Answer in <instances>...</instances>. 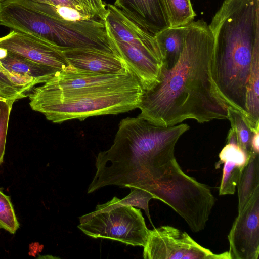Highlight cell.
I'll list each match as a JSON object with an SVG mask.
<instances>
[{"label": "cell", "mask_w": 259, "mask_h": 259, "mask_svg": "<svg viewBox=\"0 0 259 259\" xmlns=\"http://www.w3.org/2000/svg\"><path fill=\"white\" fill-rule=\"evenodd\" d=\"M208 26L216 89L229 107L249 120L246 100L252 62L259 54V0H225Z\"/></svg>", "instance_id": "277c9868"}, {"label": "cell", "mask_w": 259, "mask_h": 259, "mask_svg": "<svg viewBox=\"0 0 259 259\" xmlns=\"http://www.w3.org/2000/svg\"><path fill=\"white\" fill-rule=\"evenodd\" d=\"M13 105L0 100V164L4 161L10 114Z\"/></svg>", "instance_id": "cb8c5ba5"}, {"label": "cell", "mask_w": 259, "mask_h": 259, "mask_svg": "<svg viewBox=\"0 0 259 259\" xmlns=\"http://www.w3.org/2000/svg\"><path fill=\"white\" fill-rule=\"evenodd\" d=\"M104 21L109 35L137 48L162 64L155 36L142 29L114 5L108 4Z\"/></svg>", "instance_id": "30bf717a"}, {"label": "cell", "mask_w": 259, "mask_h": 259, "mask_svg": "<svg viewBox=\"0 0 259 259\" xmlns=\"http://www.w3.org/2000/svg\"><path fill=\"white\" fill-rule=\"evenodd\" d=\"M259 130L256 131L251 142L252 152L259 153Z\"/></svg>", "instance_id": "4316f807"}, {"label": "cell", "mask_w": 259, "mask_h": 259, "mask_svg": "<svg viewBox=\"0 0 259 259\" xmlns=\"http://www.w3.org/2000/svg\"><path fill=\"white\" fill-rule=\"evenodd\" d=\"M27 93L12 83L4 73L3 67L0 64V97L13 105L17 100L27 96Z\"/></svg>", "instance_id": "7402d4cb"}, {"label": "cell", "mask_w": 259, "mask_h": 259, "mask_svg": "<svg viewBox=\"0 0 259 259\" xmlns=\"http://www.w3.org/2000/svg\"><path fill=\"white\" fill-rule=\"evenodd\" d=\"M63 52L70 65L77 70L85 72L114 74L122 72L127 65L122 59L111 53L88 49Z\"/></svg>", "instance_id": "4fadbf2b"}, {"label": "cell", "mask_w": 259, "mask_h": 259, "mask_svg": "<svg viewBox=\"0 0 259 259\" xmlns=\"http://www.w3.org/2000/svg\"><path fill=\"white\" fill-rule=\"evenodd\" d=\"M0 48L59 71L76 70L66 60L63 52L33 35L12 30L0 37Z\"/></svg>", "instance_id": "9c48e42d"}, {"label": "cell", "mask_w": 259, "mask_h": 259, "mask_svg": "<svg viewBox=\"0 0 259 259\" xmlns=\"http://www.w3.org/2000/svg\"><path fill=\"white\" fill-rule=\"evenodd\" d=\"M84 3L95 14L97 18L104 21L108 14L106 4L103 0H80Z\"/></svg>", "instance_id": "484cf974"}, {"label": "cell", "mask_w": 259, "mask_h": 259, "mask_svg": "<svg viewBox=\"0 0 259 259\" xmlns=\"http://www.w3.org/2000/svg\"><path fill=\"white\" fill-rule=\"evenodd\" d=\"M230 259H258L259 189L238 213L228 234Z\"/></svg>", "instance_id": "ba28073f"}, {"label": "cell", "mask_w": 259, "mask_h": 259, "mask_svg": "<svg viewBox=\"0 0 259 259\" xmlns=\"http://www.w3.org/2000/svg\"><path fill=\"white\" fill-rule=\"evenodd\" d=\"M0 100H2V101H7V100H6L5 99H4V98H2V97H0Z\"/></svg>", "instance_id": "83f0119b"}, {"label": "cell", "mask_w": 259, "mask_h": 259, "mask_svg": "<svg viewBox=\"0 0 259 259\" xmlns=\"http://www.w3.org/2000/svg\"><path fill=\"white\" fill-rule=\"evenodd\" d=\"M0 64L9 80L26 93L35 85L45 83L60 71L3 48H0Z\"/></svg>", "instance_id": "8fae6325"}, {"label": "cell", "mask_w": 259, "mask_h": 259, "mask_svg": "<svg viewBox=\"0 0 259 259\" xmlns=\"http://www.w3.org/2000/svg\"><path fill=\"white\" fill-rule=\"evenodd\" d=\"M31 90V108L56 123L128 112L138 108L144 92L127 64L114 74L62 70Z\"/></svg>", "instance_id": "3957f363"}, {"label": "cell", "mask_w": 259, "mask_h": 259, "mask_svg": "<svg viewBox=\"0 0 259 259\" xmlns=\"http://www.w3.org/2000/svg\"><path fill=\"white\" fill-rule=\"evenodd\" d=\"M189 128L157 125L139 116L122 119L112 145L96 156L87 193L110 185L145 190L155 185L176 159V143Z\"/></svg>", "instance_id": "7a4b0ae2"}, {"label": "cell", "mask_w": 259, "mask_h": 259, "mask_svg": "<svg viewBox=\"0 0 259 259\" xmlns=\"http://www.w3.org/2000/svg\"><path fill=\"white\" fill-rule=\"evenodd\" d=\"M223 163L224 167L219 195L234 194L243 168L231 161H226Z\"/></svg>", "instance_id": "ffe728a7"}, {"label": "cell", "mask_w": 259, "mask_h": 259, "mask_svg": "<svg viewBox=\"0 0 259 259\" xmlns=\"http://www.w3.org/2000/svg\"><path fill=\"white\" fill-rule=\"evenodd\" d=\"M237 188L239 213L259 189V153L251 152L248 162L242 170Z\"/></svg>", "instance_id": "2e32d148"}, {"label": "cell", "mask_w": 259, "mask_h": 259, "mask_svg": "<svg viewBox=\"0 0 259 259\" xmlns=\"http://www.w3.org/2000/svg\"><path fill=\"white\" fill-rule=\"evenodd\" d=\"M228 120L231 124L227 143L237 145L249 157L252 152L251 142L259 125L254 126L239 111L231 107L227 108Z\"/></svg>", "instance_id": "9a60e30c"}, {"label": "cell", "mask_w": 259, "mask_h": 259, "mask_svg": "<svg viewBox=\"0 0 259 259\" xmlns=\"http://www.w3.org/2000/svg\"><path fill=\"white\" fill-rule=\"evenodd\" d=\"M19 228V223L10 198L0 190V228L13 234Z\"/></svg>", "instance_id": "44dd1931"}, {"label": "cell", "mask_w": 259, "mask_h": 259, "mask_svg": "<svg viewBox=\"0 0 259 259\" xmlns=\"http://www.w3.org/2000/svg\"><path fill=\"white\" fill-rule=\"evenodd\" d=\"M143 247L145 259H230L228 251L214 254L186 232L169 226L149 230Z\"/></svg>", "instance_id": "52a82bcc"}, {"label": "cell", "mask_w": 259, "mask_h": 259, "mask_svg": "<svg viewBox=\"0 0 259 259\" xmlns=\"http://www.w3.org/2000/svg\"><path fill=\"white\" fill-rule=\"evenodd\" d=\"M170 27L188 24L193 20L196 14L190 0H160Z\"/></svg>", "instance_id": "ac0fdd59"}, {"label": "cell", "mask_w": 259, "mask_h": 259, "mask_svg": "<svg viewBox=\"0 0 259 259\" xmlns=\"http://www.w3.org/2000/svg\"><path fill=\"white\" fill-rule=\"evenodd\" d=\"M78 228L87 235L119 241L133 246L144 247L149 230L139 209L122 206L79 218Z\"/></svg>", "instance_id": "8992f818"}, {"label": "cell", "mask_w": 259, "mask_h": 259, "mask_svg": "<svg viewBox=\"0 0 259 259\" xmlns=\"http://www.w3.org/2000/svg\"><path fill=\"white\" fill-rule=\"evenodd\" d=\"M53 6H61L73 8L90 19H97L92 11L80 0H32Z\"/></svg>", "instance_id": "d4e9b609"}, {"label": "cell", "mask_w": 259, "mask_h": 259, "mask_svg": "<svg viewBox=\"0 0 259 259\" xmlns=\"http://www.w3.org/2000/svg\"><path fill=\"white\" fill-rule=\"evenodd\" d=\"M187 31V24L169 27L155 35L162 61L166 69L171 68L177 62L183 50Z\"/></svg>", "instance_id": "5bb4252c"}, {"label": "cell", "mask_w": 259, "mask_h": 259, "mask_svg": "<svg viewBox=\"0 0 259 259\" xmlns=\"http://www.w3.org/2000/svg\"><path fill=\"white\" fill-rule=\"evenodd\" d=\"M214 38L202 20L187 24L183 50L170 69L163 66L157 81L144 90L138 116L159 126L187 119L199 123L228 119L229 107L212 78Z\"/></svg>", "instance_id": "6da1fadb"}, {"label": "cell", "mask_w": 259, "mask_h": 259, "mask_svg": "<svg viewBox=\"0 0 259 259\" xmlns=\"http://www.w3.org/2000/svg\"><path fill=\"white\" fill-rule=\"evenodd\" d=\"M146 190L171 207L193 232L206 227L215 198L209 187L185 173L175 159L168 170Z\"/></svg>", "instance_id": "5b68a950"}, {"label": "cell", "mask_w": 259, "mask_h": 259, "mask_svg": "<svg viewBox=\"0 0 259 259\" xmlns=\"http://www.w3.org/2000/svg\"><path fill=\"white\" fill-rule=\"evenodd\" d=\"M15 1L24 6L59 20L76 21L90 19L78 11L68 7L53 6L32 0Z\"/></svg>", "instance_id": "d6986e66"}, {"label": "cell", "mask_w": 259, "mask_h": 259, "mask_svg": "<svg viewBox=\"0 0 259 259\" xmlns=\"http://www.w3.org/2000/svg\"><path fill=\"white\" fill-rule=\"evenodd\" d=\"M129 188L131 189V192L124 198L120 199L116 197H114L112 199L104 204H98L95 211L85 215L90 216L122 206H136L145 211L149 221L153 225L149 210V202L151 199H154L153 195L147 190L140 188L130 187Z\"/></svg>", "instance_id": "e0dca14e"}, {"label": "cell", "mask_w": 259, "mask_h": 259, "mask_svg": "<svg viewBox=\"0 0 259 259\" xmlns=\"http://www.w3.org/2000/svg\"><path fill=\"white\" fill-rule=\"evenodd\" d=\"M114 5L154 36L170 27L160 0H116Z\"/></svg>", "instance_id": "7c38bea8"}, {"label": "cell", "mask_w": 259, "mask_h": 259, "mask_svg": "<svg viewBox=\"0 0 259 259\" xmlns=\"http://www.w3.org/2000/svg\"><path fill=\"white\" fill-rule=\"evenodd\" d=\"M6 1V0H0V3L2 2L3 1Z\"/></svg>", "instance_id": "f1b7e54d"}, {"label": "cell", "mask_w": 259, "mask_h": 259, "mask_svg": "<svg viewBox=\"0 0 259 259\" xmlns=\"http://www.w3.org/2000/svg\"><path fill=\"white\" fill-rule=\"evenodd\" d=\"M218 165L226 161H231L237 163L241 168L245 166L249 157L239 146L233 144L227 143L221 151Z\"/></svg>", "instance_id": "603a6c76"}]
</instances>
